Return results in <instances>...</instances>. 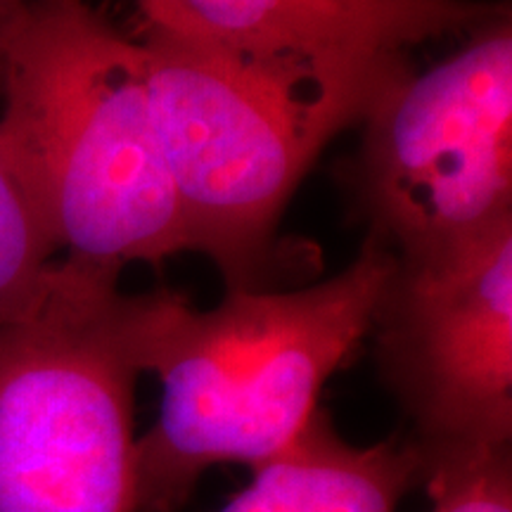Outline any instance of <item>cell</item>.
I'll list each match as a JSON object with an SVG mask.
<instances>
[{
	"mask_svg": "<svg viewBox=\"0 0 512 512\" xmlns=\"http://www.w3.org/2000/svg\"><path fill=\"white\" fill-rule=\"evenodd\" d=\"M347 185L368 235L420 254L512 219V15L505 5L361 119Z\"/></svg>",
	"mask_w": 512,
	"mask_h": 512,
	"instance_id": "5",
	"label": "cell"
},
{
	"mask_svg": "<svg viewBox=\"0 0 512 512\" xmlns=\"http://www.w3.org/2000/svg\"><path fill=\"white\" fill-rule=\"evenodd\" d=\"M24 3L27 0H0V50H3L5 36H8L12 22L17 19L19 10L24 8Z\"/></svg>",
	"mask_w": 512,
	"mask_h": 512,
	"instance_id": "11",
	"label": "cell"
},
{
	"mask_svg": "<svg viewBox=\"0 0 512 512\" xmlns=\"http://www.w3.org/2000/svg\"><path fill=\"white\" fill-rule=\"evenodd\" d=\"M140 46L190 252L214 261L226 290H275V230L297 185L411 64L249 60L150 24Z\"/></svg>",
	"mask_w": 512,
	"mask_h": 512,
	"instance_id": "3",
	"label": "cell"
},
{
	"mask_svg": "<svg viewBox=\"0 0 512 512\" xmlns=\"http://www.w3.org/2000/svg\"><path fill=\"white\" fill-rule=\"evenodd\" d=\"M252 470L247 489L219 512H396L422 484L406 437L349 444L323 408L285 451Z\"/></svg>",
	"mask_w": 512,
	"mask_h": 512,
	"instance_id": "8",
	"label": "cell"
},
{
	"mask_svg": "<svg viewBox=\"0 0 512 512\" xmlns=\"http://www.w3.org/2000/svg\"><path fill=\"white\" fill-rule=\"evenodd\" d=\"M432 512H512V453H467L422 467Z\"/></svg>",
	"mask_w": 512,
	"mask_h": 512,
	"instance_id": "10",
	"label": "cell"
},
{
	"mask_svg": "<svg viewBox=\"0 0 512 512\" xmlns=\"http://www.w3.org/2000/svg\"><path fill=\"white\" fill-rule=\"evenodd\" d=\"M57 249L0 152V328L48 302L57 283Z\"/></svg>",
	"mask_w": 512,
	"mask_h": 512,
	"instance_id": "9",
	"label": "cell"
},
{
	"mask_svg": "<svg viewBox=\"0 0 512 512\" xmlns=\"http://www.w3.org/2000/svg\"><path fill=\"white\" fill-rule=\"evenodd\" d=\"M145 22L226 53L332 69H389L422 41L470 31L491 0H138Z\"/></svg>",
	"mask_w": 512,
	"mask_h": 512,
	"instance_id": "7",
	"label": "cell"
},
{
	"mask_svg": "<svg viewBox=\"0 0 512 512\" xmlns=\"http://www.w3.org/2000/svg\"><path fill=\"white\" fill-rule=\"evenodd\" d=\"M396 254L368 235L356 259L297 290H226L197 311L152 290L143 373L157 418L136 441L138 512H178L211 465L256 467L306 430L325 382L368 337Z\"/></svg>",
	"mask_w": 512,
	"mask_h": 512,
	"instance_id": "1",
	"label": "cell"
},
{
	"mask_svg": "<svg viewBox=\"0 0 512 512\" xmlns=\"http://www.w3.org/2000/svg\"><path fill=\"white\" fill-rule=\"evenodd\" d=\"M380 375L422 467L512 441V219L396 256L375 306Z\"/></svg>",
	"mask_w": 512,
	"mask_h": 512,
	"instance_id": "6",
	"label": "cell"
},
{
	"mask_svg": "<svg viewBox=\"0 0 512 512\" xmlns=\"http://www.w3.org/2000/svg\"><path fill=\"white\" fill-rule=\"evenodd\" d=\"M0 152L57 254L121 273L190 252L145 53L91 0H27L0 50Z\"/></svg>",
	"mask_w": 512,
	"mask_h": 512,
	"instance_id": "2",
	"label": "cell"
},
{
	"mask_svg": "<svg viewBox=\"0 0 512 512\" xmlns=\"http://www.w3.org/2000/svg\"><path fill=\"white\" fill-rule=\"evenodd\" d=\"M57 261L34 316L0 328V512H138L133 399L152 292Z\"/></svg>",
	"mask_w": 512,
	"mask_h": 512,
	"instance_id": "4",
	"label": "cell"
}]
</instances>
